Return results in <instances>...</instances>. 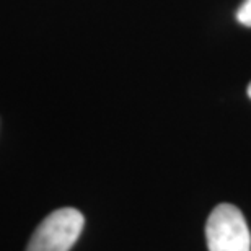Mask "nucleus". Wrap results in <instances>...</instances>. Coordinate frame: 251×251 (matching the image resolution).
<instances>
[{
    "mask_svg": "<svg viewBox=\"0 0 251 251\" xmlns=\"http://www.w3.org/2000/svg\"><path fill=\"white\" fill-rule=\"evenodd\" d=\"M237 20L243 26H251V0H245L237 10Z\"/></svg>",
    "mask_w": 251,
    "mask_h": 251,
    "instance_id": "3",
    "label": "nucleus"
},
{
    "mask_svg": "<svg viewBox=\"0 0 251 251\" xmlns=\"http://www.w3.org/2000/svg\"><path fill=\"white\" fill-rule=\"evenodd\" d=\"M247 92H248V97L251 98V83L248 85V90H247Z\"/></svg>",
    "mask_w": 251,
    "mask_h": 251,
    "instance_id": "4",
    "label": "nucleus"
},
{
    "mask_svg": "<svg viewBox=\"0 0 251 251\" xmlns=\"http://www.w3.org/2000/svg\"><path fill=\"white\" fill-rule=\"evenodd\" d=\"M85 217L74 207L54 210L33 232L26 251H70L83 230Z\"/></svg>",
    "mask_w": 251,
    "mask_h": 251,
    "instance_id": "1",
    "label": "nucleus"
},
{
    "mask_svg": "<svg viewBox=\"0 0 251 251\" xmlns=\"http://www.w3.org/2000/svg\"><path fill=\"white\" fill-rule=\"evenodd\" d=\"M209 251H251V233L242 210L232 204H219L205 224Z\"/></svg>",
    "mask_w": 251,
    "mask_h": 251,
    "instance_id": "2",
    "label": "nucleus"
}]
</instances>
